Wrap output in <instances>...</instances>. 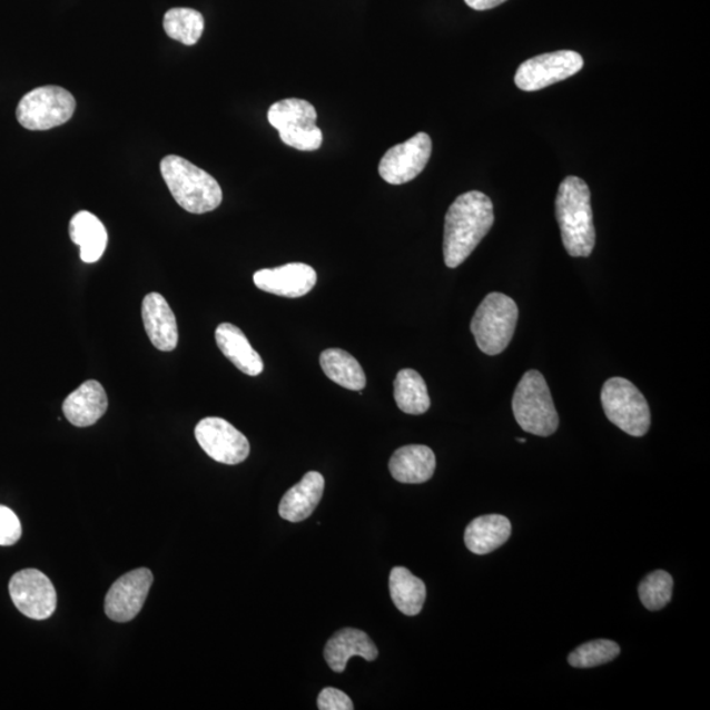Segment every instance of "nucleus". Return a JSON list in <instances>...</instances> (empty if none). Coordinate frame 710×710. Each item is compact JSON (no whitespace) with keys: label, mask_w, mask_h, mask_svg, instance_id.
<instances>
[{"label":"nucleus","mask_w":710,"mask_h":710,"mask_svg":"<svg viewBox=\"0 0 710 710\" xmlns=\"http://www.w3.org/2000/svg\"><path fill=\"white\" fill-rule=\"evenodd\" d=\"M495 223L487 195L470 191L456 198L445 217L444 258L455 269L471 256Z\"/></svg>","instance_id":"nucleus-1"},{"label":"nucleus","mask_w":710,"mask_h":710,"mask_svg":"<svg viewBox=\"0 0 710 710\" xmlns=\"http://www.w3.org/2000/svg\"><path fill=\"white\" fill-rule=\"evenodd\" d=\"M556 221L560 224L564 249L571 257H590L596 243L593 226L591 191L579 177H568L558 188Z\"/></svg>","instance_id":"nucleus-2"},{"label":"nucleus","mask_w":710,"mask_h":710,"mask_svg":"<svg viewBox=\"0 0 710 710\" xmlns=\"http://www.w3.org/2000/svg\"><path fill=\"white\" fill-rule=\"evenodd\" d=\"M162 178L172 198L190 214H207L221 205L223 191L217 180L205 170L178 156L161 161Z\"/></svg>","instance_id":"nucleus-3"},{"label":"nucleus","mask_w":710,"mask_h":710,"mask_svg":"<svg viewBox=\"0 0 710 710\" xmlns=\"http://www.w3.org/2000/svg\"><path fill=\"white\" fill-rule=\"evenodd\" d=\"M512 410L519 425L535 436H552L560 425L552 394L538 369H531L521 378L514 391Z\"/></svg>","instance_id":"nucleus-4"},{"label":"nucleus","mask_w":710,"mask_h":710,"mask_svg":"<svg viewBox=\"0 0 710 710\" xmlns=\"http://www.w3.org/2000/svg\"><path fill=\"white\" fill-rule=\"evenodd\" d=\"M517 321L519 307L510 296L489 294L471 321L477 347L487 355L503 353L512 342Z\"/></svg>","instance_id":"nucleus-5"},{"label":"nucleus","mask_w":710,"mask_h":710,"mask_svg":"<svg viewBox=\"0 0 710 710\" xmlns=\"http://www.w3.org/2000/svg\"><path fill=\"white\" fill-rule=\"evenodd\" d=\"M601 404L608 420L622 432L633 437H642L649 432V403L632 382L625 378L607 381L601 389Z\"/></svg>","instance_id":"nucleus-6"},{"label":"nucleus","mask_w":710,"mask_h":710,"mask_svg":"<svg viewBox=\"0 0 710 710\" xmlns=\"http://www.w3.org/2000/svg\"><path fill=\"white\" fill-rule=\"evenodd\" d=\"M267 119L278 130L282 142L296 150L315 151L323 145L322 129L316 126L315 107L303 99H284L269 108Z\"/></svg>","instance_id":"nucleus-7"},{"label":"nucleus","mask_w":710,"mask_h":710,"mask_svg":"<svg viewBox=\"0 0 710 710\" xmlns=\"http://www.w3.org/2000/svg\"><path fill=\"white\" fill-rule=\"evenodd\" d=\"M76 106L75 97L62 87H38L21 98L17 118L28 130H48L69 121Z\"/></svg>","instance_id":"nucleus-8"},{"label":"nucleus","mask_w":710,"mask_h":710,"mask_svg":"<svg viewBox=\"0 0 710 710\" xmlns=\"http://www.w3.org/2000/svg\"><path fill=\"white\" fill-rule=\"evenodd\" d=\"M583 65V57L574 50L535 56L520 65L514 83L523 91H539L578 75Z\"/></svg>","instance_id":"nucleus-9"},{"label":"nucleus","mask_w":710,"mask_h":710,"mask_svg":"<svg viewBox=\"0 0 710 710\" xmlns=\"http://www.w3.org/2000/svg\"><path fill=\"white\" fill-rule=\"evenodd\" d=\"M10 596L18 610L32 620H47L56 611L57 592L50 579L34 569L17 572L11 578Z\"/></svg>","instance_id":"nucleus-10"},{"label":"nucleus","mask_w":710,"mask_h":710,"mask_svg":"<svg viewBox=\"0 0 710 710\" xmlns=\"http://www.w3.org/2000/svg\"><path fill=\"white\" fill-rule=\"evenodd\" d=\"M195 437L208 456L224 465H238L248 458V438L227 420L206 417L195 427Z\"/></svg>","instance_id":"nucleus-11"},{"label":"nucleus","mask_w":710,"mask_h":710,"mask_svg":"<svg viewBox=\"0 0 710 710\" xmlns=\"http://www.w3.org/2000/svg\"><path fill=\"white\" fill-rule=\"evenodd\" d=\"M431 156V137L420 132L412 139L387 150V154L381 159V177L389 185L408 184L423 172Z\"/></svg>","instance_id":"nucleus-12"},{"label":"nucleus","mask_w":710,"mask_h":710,"mask_svg":"<svg viewBox=\"0 0 710 710\" xmlns=\"http://www.w3.org/2000/svg\"><path fill=\"white\" fill-rule=\"evenodd\" d=\"M155 578L149 569H137L116 581L108 591L105 611L115 622H129L139 614Z\"/></svg>","instance_id":"nucleus-13"},{"label":"nucleus","mask_w":710,"mask_h":710,"mask_svg":"<svg viewBox=\"0 0 710 710\" xmlns=\"http://www.w3.org/2000/svg\"><path fill=\"white\" fill-rule=\"evenodd\" d=\"M253 280L265 293L295 299L307 295L316 286L317 274L314 267L295 263L258 270Z\"/></svg>","instance_id":"nucleus-14"},{"label":"nucleus","mask_w":710,"mask_h":710,"mask_svg":"<svg viewBox=\"0 0 710 710\" xmlns=\"http://www.w3.org/2000/svg\"><path fill=\"white\" fill-rule=\"evenodd\" d=\"M145 331L158 351L172 352L178 345V325L169 303L162 295L150 293L142 302Z\"/></svg>","instance_id":"nucleus-15"},{"label":"nucleus","mask_w":710,"mask_h":710,"mask_svg":"<svg viewBox=\"0 0 710 710\" xmlns=\"http://www.w3.org/2000/svg\"><path fill=\"white\" fill-rule=\"evenodd\" d=\"M379 651L372 639L362 630L345 628L333 634L324 650L325 661L332 671L342 673L352 657H362L374 662Z\"/></svg>","instance_id":"nucleus-16"},{"label":"nucleus","mask_w":710,"mask_h":710,"mask_svg":"<svg viewBox=\"0 0 710 710\" xmlns=\"http://www.w3.org/2000/svg\"><path fill=\"white\" fill-rule=\"evenodd\" d=\"M108 408V397L103 386L97 381H87L75 393L65 398L62 410L69 423L86 427L103 417Z\"/></svg>","instance_id":"nucleus-17"},{"label":"nucleus","mask_w":710,"mask_h":710,"mask_svg":"<svg viewBox=\"0 0 710 710\" xmlns=\"http://www.w3.org/2000/svg\"><path fill=\"white\" fill-rule=\"evenodd\" d=\"M324 476L309 471L303 480L289 489L279 504V514L289 523H300L314 513L324 494Z\"/></svg>","instance_id":"nucleus-18"},{"label":"nucleus","mask_w":710,"mask_h":710,"mask_svg":"<svg viewBox=\"0 0 710 710\" xmlns=\"http://www.w3.org/2000/svg\"><path fill=\"white\" fill-rule=\"evenodd\" d=\"M388 467L395 481L422 484L432 480L436 470V455L431 447L424 445L403 446L391 456Z\"/></svg>","instance_id":"nucleus-19"},{"label":"nucleus","mask_w":710,"mask_h":710,"mask_svg":"<svg viewBox=\"0 0 710 710\" xmlns=\"http://www.w3.org/2000/svg\"><path fill=\"white\" fill-rule=\"evenodd\" d=\"M217 346L241 373L257 376L264 372V361L253 349L249 339L236 325L223 323L215 332Z\"/></svg>","instance_id":"nucleus-20"},{"label":"nucleus","mask_w":710,"mask_h":710,"mask_svg":"<svg viewBox=\"0 0 710 710\" xmlns=\"http://www.w3.org/2000/svg\"><path fill=\"white\" fill-rule=\"evenodd\" d=\"M511 533L509 519L502 514H485L471 521L465 532V543L471 553L485 555L503 546Z\"/></svg>","instance_id":"nucleus-21"},{"label":"nucleus","mask_w":710,"mask_h":710,"mask_svg":"<svg viewBox=\"0 0 710 710\" xmlns=\"http://www.w3.org/2000/svg\"><path fill=\"white\" fill-rule=\"evenodd\" d=\"M71 241L81 249V259L86 264H96L105 255L107 229L96 215L81 211L75 215L69 226Z\"/></svg>","instance_id":"nucleus-22"},{"label":"nucleus","mask_w":710,"mask_h":710,"mask_svg":"<svg viewBox=\"0 0 710 710\" xmlns=\"http://www.w3.org/2000/svg\"><path fill=\"white\" fill-rule=\"evenodd\" d=\"M389 595L398 611L416 615L423 610L426 586L422 579L413 575L408 569L394 568L389 574Z\"/></svg>","instance_id":"nucleus-23"},{"label":"nucleus","mask_w":710,"mask_h":710,"mask_svg":"<svg viewBox=\"0 0 710 710\" xmlns=\"http://www.w3.org/2000/svg\"><path fill=\"white\" fill-rule=\"evenodd\" d=\"M321 365L325 375L338 386L352 391L366 387V374L359 362L343 349H327L321 355Z\"/></svg>","instance_id":"nucleus-24"},{"label":"nucleus","mask_w":710,"mask_h":710,"mask_svg":"<svg viewBox=\"0 0 710 710\" xmlns=\"http://www.w3.org/2000/svg\"><path fill=\"white\" fill-rule=\"evenodd\" d=\"M394 396L397 407L408 415H423L431 408L426 383L415 369L403 368L397 373Z\"/></svg>","instance_id":"nucleus-25"},{"label":"nucleus","mask_w":710,"mask_h":710,"mask_svg":"<svg viewBox=\"0 0 710 710\" xmlns=\"http://www.w3.org/2000/svg\"><path fill=\"white\" fill-rule=\"evenodd\" d=\"M164 28L170 39L191 47L200 40L205 31V18L197 10L178 7L165 13Z\"/></svg>","instance_id":"nucleus-26"},{"label":"nucleus","mask_w":710,"mask_h":710,"mask_svg":"<svg viewBox=\"0 0 710 710\" xmlns=\"http://www.w3.org/2000/svg\"><path fill=\"white\" fill-rule=\"evenodd\" d=\"M620 655V647L610 640H596L582 644L569 655L575 669H592L610 663Z\"/></svg>","instance_id":"nucleus-27"},{"label":"nucleus","mask_w":710,"mask_h":710,"mask_svg":"<svg viewBox=\"0 0 710 710\" xmlns=\"http://www.w3.org/2000/svg\"><path fill=\"white\" fill-rule=\"evenodd\" d=\"M673 579L663 570L651 572L640 583L639 593L642 604L649 611H659L672 599Z\"/></svg>","instance_id":"nucleus-28"},{"label":"nucleus","mask_w":710,"mask_h":710,"mask_svg":"<svg viewBox=\"0 0 710 710\" xmlns=\"http://www.w3.org/2000/svg\"><path fill=\"white\" fill-rule=\"evenodd\" d=\"M21 538V524L9 506L0 505V546H12Z\"/></svg>","instance_id":"nucleus-29"},{"label":"nucleus","mask_w":710,"mask_h":710,"mask_svg":"<svg viewBox=\"0 0 710 710\" xmlns=\"http://www.w3.org/2000/svg\"><path fill=\"white\" fill-rule=\"evenodd\" d=\"M317 708L321 710H353L354 704L345 692L328 687L318 694Z\"/></svg>","instance_id":"nucleus-30"},{"label":"nucleus","mask_w":710,"mask_h":710,"mask_svg":"<svg viewBox=\"0 0 710 710\" xmlns=\"http://www.w3.org/2000/svg\"><path fill=\"white\" fill-rule=\"evenodd\" d=\"M470 9L475 11H487L496 9L500 4L506 2V0H465Z\"/></svg>","instance_id":"nucleus-31"},{"label":"nucleus","mask_w":710,"mask_h":710,"mask_svg":"<svg viewBox=\"0 0 710 710\" xmlns=\"http://www.w3.org/2000/svg\"><path fill=\"white\" fill-rule=\"evenodd\" d=\"M517 441L520 442V444H525V442H526L525 438H519Z\"/></svg>","instance_id":"nucleus-32"}]
</instances>
